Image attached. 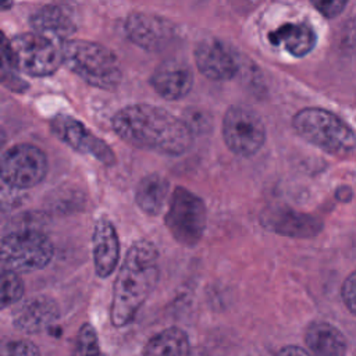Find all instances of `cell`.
<instances>
[{
    "instance_id": "3",
    "label": "cell",
    "mask_w": 356,
    "mask_h": 356,
    "mask_svg": "<svg viewBox=\"0 0 356 356\" xmlns=\"http://www.w3.org/2000/svg\"><path fill=\"white\" fill-rule=\"evenodd\" d=\"M60 49L63 64L86 83L103 90H114L121 83L120 61L106 46L85 39H67Z\"/></svg>"
},
{
    "instance_id": "6",
    "label": "cell",
    "mask_w": 356,
    "mask_h": 356,
    "mask_svg": "<svg viewBox=\"0 0 356 356\" xmlns=\"http://www.w3.org/2000/svg\"><path fill=\"white\" fill-rule=\"evenodd\" d=\"M164 222L178 243L188 248L197 245L207 222L204 202L189 189L177 186L168 200Z\"/></svg>"
},
{
    "instance_id": "4",
    "label": "cell",
    "mask_w": 356,
    "mask_h": 356,
    "mask_svg": "<svg viewBox=\"0 0 356 356\" xmlns=\"http://www.w3.org/2000/svg\"><path fill=\"white\" fill-rule=\"evenodd\" d=\"M292 125L299 136L332 156H346L356 146V135L334 113L320 107L299 110Z\"/></svg>"
},
{
    "instance_id": "18",
    "label": "cell",
    "mask_w": 356,
    "mask_h": 356,
    "mask_svg": "<svg viewBox=\"0 0 356 356\" xmlns=\"http://www.w3.org/2000/svg\"><path fill=\"white\" fill-rule=\"evenodd\" d=\"M305 342L313 356L346 355V339L343 334L324 321H314L307 327Z\"/></svg>"
},
{
    "instance_id": "16",
    "label": "cell",
    "mask_w": 356,
    "mask_h": 356,
    "mask_svg": "<svg viewBox=\"0 0 356 356\" xmlns=\"http://www.w3.org/2000/svg\"><path fill=\"white\" fill-rule=\"evenodd\" d=\"M60 317L57 302L44 295H39L25 300L14 313V325L28 334L40 332L51 327Z\"/></svg>"
},
{
    "instance_id": "21",
    "label": "cell",
    "mask_w": 356,
    "mask_h": 356,
    "mask_svg": "<svg viewBox=\"0 0 356 356\" xmlns=\"http://www.w3.org/2000/svg\"><path fill=\"white\" fill-rule=\"evenodd\" d=\"M143 356H191L188 335L177 327L165 328L149 339Z\"/></svg>"
},
{
    "instance_id": "26",
    "label": "cell",
    "mask_w": 356,
    "mask_h": 356,
    "mask_svg": "<svg viewBox=\"0 0 356 356\" xmlns=\"http://www.w3.org/2000/svg\"><path fill=\"white\" fill-rule=\"evenodd\" d=\"M18 70L8 67V65H3L1 64V82L6 88H8L10 90H17V92H24L28 88V83L21 79L17 75Z\"/></svg>"
},
{
    "instance_id": "20",
    "label": "cell",
    "mask_w": 356,
    "mask_h": 356,
    "mask_svg": "<svg viewBox=\"0 0 356 356\" xmlns=\"http://www.w3.org/2000/svg\"><path fill=\"white\" fill-rule=\"evenodd\" d=\"M170 181L160 174L145 175L135 189V202L138 207L149 216L160 214L168 199Z\"/></svg>"
},
{
    "instance_id": "2",
    "label": "cell",
    "mask_w": 356,
    "mask_h": 356,
    "mask_svg": "<svg viewBox=\"0 0 356 356\" xmlns=\"http://www.w3.org/2000/svg\"><path fill=\"white\" fill-rule=\"evenodd\" d=\"M160 275L159 252L147 239L135 241L114 282L110 318L114 327L129 324L153 292Z\"/></svg>"
},
{
    "instance_id": "9",
    "label": "cell",
    "mask_w": 356,
    "mask_h": 356,
    "mask_svg": "<svg viewBox=\"0 0 356 356\" xmlns=\"http://www.w3.org/2000/svg\"><path fill=\"white\" fill-rule=\"evenodd\" d=\"M0 167L4 185L14 189H28L46 177L47 157L38 146L17 143L3 152Z\"/></svg>"
},
{
    "instance_id": "28",
    "label": "cell",
    "mask_w": 356,
    "mask_h": 356,
    "mask_svg": "<svg viewBox=\"0 0 356 356\" xmlns=\"http://www.w3.org/2000/svg\"><path fill=\"white\" fill-rule=\"evenodd\" d=\"M313 4L324 17L334 18L343 10L346 1H316Z\"/></svg>"
},
{
    "instance_id": "23",
    "label": "cell",
    "mask_w": 356,
    "mask_h": 356,
    "mask_svg": "<svg viewBox=\"0 0 356 356\" xmlns=\"http://www.w3.org/2000/svg\"><path fill=\"white\" fill-rule=\"evenodd\" d=\"M72 356H103L100 353L97 334L89 323H85L79 328Z\"/></svg>"
},
{
    "instance_id": "27",
    "label": "cell",
    "mask_w": 356,
    "mask_h": 356,
    "mask_svg": "<svg viewBox=\"0 0 356 356\" xmlns=\"http://www.w3.org/2000/svg\"><path fill=\"white\" fill-rule=\"evenodd\" d=\"M341 295L346 307L356 316V271L343 281Z\"/></svg>"
},
{
    "instance_id": "11",
    "label": "cell",
    "mask_w": 356,
    "mask_h": 356,
    "mask_svg": "<svg viewBox=\"0 0 356 356\" xmlns=\"http://www.w3.org/2000/svg\"><path fill=\"white\" fill-rule=\"evenodd\" d=\"M125 32L131 42L149 51H160L174 39V25L152 13H131L125 19Z\"/></svg>"
},
{
    "instance_id": "30",
    "label": "cell",
    "mask_w": 356,
    "mask_h": 356,
    "mask_svg": "<svg viewBox=\"0 0 356 356\" xmlns=\"http://www.w3.org/2000/svg\"><path fill=\"white\" fill-rule=\"evenodd\" d=\"M8 7H13V3H4L3 6H1V10L4 11L6 8H8Z\"/></svg>"
},
{
    "instance_id": "7",
    "label": "cell",
    "mask_w": 356,
    "mask_h": 356,
    "mask_svg": "<svg viewBox=\"0 0 356 356\" xmlns=\"http://www.w3.org/2000/svg\"><path fill=\"white\" fill-rule=\"evenodd\" d=\"M11 51L18 71L31 76H47L63 64L60 46L53 39L36 33H18L10 39Z\"/></svg>"
},
{
    "instance_id": "5",
    "label": "cell",
    "mask_w": 356,
    "mask_h": 356,
    "mask_svg": "<svg viewBox=\"0 0 356 356\" xmlns=\"http://www.w3.org/2000/svg\"><path fill=\"white\" fill-rule=\"evenodd\" d=\"M1 268L17 274L44 268L54 256L51 241L36 229H18L1 239Z\"/></svg>"
},
{
    "instance_id": "8",
    "label": "cell",
    "mask_w": 356,
    "mask_h": 356,
    "mask_svg": "<svg viewBox=\"0 0 356 356\" xmlns=\"http://www.w3.org/2000/svg\"><path fill=\"white\" fill-rule=\"evenodd\" d=\"M221 132L227 147L238 156L254 154L266 140V127L261 117L252 107L243 104H234L227 108Z\"/></svg>"
},
{
    "instance_id": "10",
    "label": "cell",
    "mask_w": 356,
    "mask_h": 356,
    "mask_svg": "<svg viewBox=\"0 0 356 356\" xmlns=\"http://www.w3.org/2000/svg\"><path fill=\"white\" fill-rule=\"evenodd\" d=\"M53 134L75 152L92 156L102 164L111 167L115 164V153L113 149L96 136L85 124L68 114H57L50 121Z\"/></svg>"
},
{
    "instance_id": "15",
    "label": "cell",
    "mask_w": 356,
    "mask_h": 356,
    "mask_svg": "<svg viewBox=\"0 0 356 356\" xmlns=\"http://www.w3.org/2000/svg\"><path fill=\"white\" fill-rule=\"evenodd\" d=\"M260 221L270 231L296 238L313 236L321 228L317 218L288 207L268 209L260 216Z\"/></svg>"
},
{
    "instance_id": "25",
    "label": "cell",
    "mask_w": 356,
    "mask_h": 356,
    "mask_svg": "<svg viewBox=\"0 0 356 356\" xmlns=\"http://www.w3.org/2000/svg\"><path fill=\"white\" fill-rule=\"evenodd\" d=\"M0 356H40L39 348L26 339H11L1 345Z\"/></svg>"
},
{
    "instance_id": "1",
    "label": "cell",
    "mask_w": 356,
    "mask_h": 356,
    "mask_svg": "<svg viewBox=\"0 0 356 356\" xmlns=\"http://www.w3.org/2000/svg\"><path fill=\"white\" fill-rule=\"evenodd\" d=\"M118 138L131 146L167 156H179L189 150L193 135L182 121L163 107L129 104L111 118Z\"/></svg>"
},
{
    "instance_id": "17",
    "label": "cell",
    "mask_w": 356,
    "mask_h": 356,
    "mask_svg": "<svg viewBox=\"0 0 356 356\" xmlns=\"http://www.w3.org/2000/svg\"><path fill=\"white\" fill-rule=\"evenodd\" d=\"M29 25L36 33L67 40L76 31L72 10L65 4H46L29 17Z\"/></svg>"
},
{
    "instance_id": "29",
    "label": "cell",
    "mask_w": 356,
    "mask_h": 356,
    "mask_svg": "<svg viewBox=\"0 0 356 356\" xmlns=\"http://www.w3.org/2000/svg\"><path fill=\"white\" fill-rule=\"evenodd\" d=\"M277 356H313L310 352L305 350L300 346H295V345H288L284 346L282 349L278 350Z\"/></svg>"
},
{
    "instance_id": "19",
    "label": "cell",
    "mask_w": 356,
    "mask_h": 356,
    "mask_svg": "<svg viewBox=\"0 0 356 356\" xmlns=\"http://www.w3.org/2000/svg\"><path fill=\"white\" fill-rule=\"evenodd\" d=\"M271 44H284L293 57H303L316 44L314 29L306 22H286L268 33Z\"/></svg>"
},
{
    "instance_id": "24",
    "label": "cell",
    "mask_w": 356,
    "mask_h": 356,
    "mask_svg": "<svg viewBox=\"0 0 356 356\" xmlns=\"http://www.w3.org/2000/svg\"><path fill=\"white\" fill-rule=\"evenodd\" d=\"M182 121L186 124L192 135H199L204 134L210 128V117L206 111L199 110V108H188L184 111Z\"/></svg>"
},
{
    "instance_id": "13",
    "label": "cell",
    "mask_w": 356,
    "mask_h": 356,
    "mask_svg": "<svg viewBox=\"0 0 356 356\" xmlns=\"http://www.w3.org/2000/svg\"><path fill=\"white\" fill-rule=\"evenodd\" d=\"M150 83L161 97L179 100L191 92L193 86V72L184 60L167 58L154 68Z\"/></svg>"
},
{
    "instance_id": "12",
    "label": "cell",
    "mask_w": 356,
    "mask_h": 356,
    "mask_svg": "<svg viewBox=\"0 0 356 356\" xmlns=\"http://www.w3.org/2000/svg\"><path fill=\"white\" fill-rule=\"evenodd\" d=\"M193 58L199 71L213 81H228L238 72V60L232 49L214 38L199 42Z\"/></svg>"
},
{
    "instance_id": "14",
    "label": "cell",
    "mask_w": 356,
    "mask_h": 356,
    "mask_svg": "<svg viewBox=\"0 0 356 356\" xmlns=\"http://www.w3.org/2000/svg\"><path fill=\"white\" fill-rule=\"evenodd\" d=\"M92 249L96 274L100 278H107L118 264L120 241L114 224L106 217H100L95 222Z\"/></svg>"
},
{
    "instance_id": "22",
    "label": "cell",
    "mask_w": 356,
    "mask_h": 356,
    "mask_svg": "<svg viewBox=\"0 0 356 356\" xmlns=\"http://www.w3.org/2000/svg\"><path fill=\"white\" fill-rule=\"evenodd\" d=\"M24 295V284L17 273L1 268V307L17 303Z\"/></svg>"
}]
</instances>
